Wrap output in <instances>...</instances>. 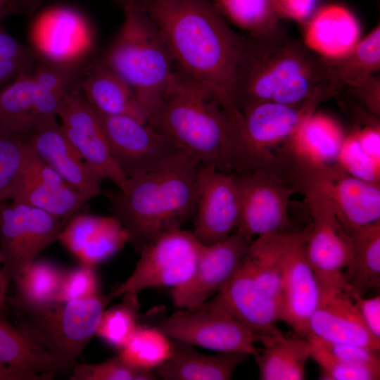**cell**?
<instances>
[{
    "label": "cell",
    "mask_w": 380,
    "mask_h": 380,
    "mask_svg": "<svg viewBox=\"0 0 380 380\" xmlns=\"http://www.w3.org/2000/svg\"><path fill=\"white\" fill-rule=\"evenodd\" d=\"M137 1L158 28L175 69L204 88L227 113L240 112L234 91L244 36L210 0Z\"/></svg>",
    "instance_id": "obj_1"
},
{
    "label": "cell",
    "mask_w": 380,
    "mask_h": 380,
    "mask_svg": "<svg viewBox=\"0 0 380 380\" xmlns=\"http://www.w3.org/2000/svg\"><path fill=\"white\" fill-rule=\"evenodd\" d=\"M234 102L241 113L262 103L298 105L335 96L305 43L279 26L246 34L236 65Z\"/></svg>",
    "instance_id": "obj_2"
},
{
    "label": "cell",
    "mask_w": 380,
    "mask_h": 380,
    "mask_svg": "<svg viewBox=\"0 0 380 380\" xmlns=\"http://www.w3.org/2000/svg\"><path fill=\"white\" fill-rule=\"evenodd\" d=\"M199 165L182 151L158 169L128 178L124 190L108 194L113 215L137 253L160 234L180 229L194 215Z\"/></svg>",
    "instance_id": "obj_3"
},
{
    "label": "cell",
    "mask_w": 380,
    "mask_h": 380,
    "mask_svg": "<svg viewBox=\"0 0 380 380\" xmlns=\"http://www.w3.org/2000/svg\"><path fill=\"white\" fill-rule=\"evenodd\" d=\"M236 119L204 88L175 70L147 123L200 165L229 173L234 170Z\"/></svg>",
    "instance_id": "obj_4"
},
{
    "label": "cell",
    "mask_w": 380,
    "mask_h": 380,
    "mask_svg": "<svg viewBox=\"0 0 380 380\" xmlns=\"http://www.w3.org/2000/svg\"><path fill=\"white\" fill-rule=\"evenodd\" d=\"M284 232L252 240L234 274L214 296L235 318L262 338V344L283 338L279 321Z\"/></svg>",
    "instance_id": "obj_5"
},
{
    "label": "cell",
    "mask_w": 380,
    "mask_h": 380,
    "mask_svg": "<svg viewBox=\"0 0 380 380\" xmlns=\"http://www.w3.org/2000/svg\"><path fill=\"white\" fill-rule=\"evenodd\" d=\"M122 9V25L99 60L132 89L148 115L175 69L158 28L137 0Z\"/></svg>",
    "instance_id": "obj_6"
},
{
    "label": "cell",
    "mask_w": 380,
    "mask_h": 380,
    "mask_svg": "<svg viewBox=\"0 0 380 380\" xmlns=\"http://www.w3.org/2000/svg\"><path fill=\"white\" fill-rule=\"evenodd\" d=\"M113 299L109 292L39 308L15 310V326L49 356L55 376L69 377Z\"/></svg>",
    "instance_id": "obj_7"
},
{
    "label": "cell",
    "mask_w": 380,
    "mask_h": 380,
    "mask_svg": "<svg viewBox=\"0 0 380 380\" xmlns=\"http://www.w3.org/2000/svg\"><path fill=\"white\" fill-rule=\"evenodd\" d=\"M293 186L304 195L312 217L305 254L320 290L346 291L343 272L351 258V239L337 217L326 177L301 172L295 177Z\"/></svg>",
    "instance_id": "obj_8"
},
{
    "label": "cell",
    "mask_w": 380,
    "mask_h": 380,
    "mask_svg": "<svg viewBox=\"0 0 380 380\" xmlns=\"http://www.w3.org/2000/svg\"><path fill=\"white\" fill-rule=\"evenodd\" d=\"M89 61L60 63L43 58L0 93V127L26 137L41 119L57 115L66 94L79 86Z\"/></svg>",
    "instance_id": "obj_9"
},
{
    "label": "cell",
    "mask_w": 380,
    "mask_h": 380,
    "mask_svg": "<svg viewBox=\"0 0 380 380\" xmlns=\"http://www.w3.org/2000/svg\"><path fill=\"white\" fill-rule=\"evenodd\" d=\"M319 104L315 101L298 105L265 102L241 113L236 127V173L263 171L279 177L280 158L272 151L279 146L281 148Z\"/></svg>",
    "instance_id": "obj_10"
},
{
    "label": "cell",
    "mask_w": 380,
    "mask_h": 380,
    "mask_svg": "<svg viewBox=\"0 0 380 380\" xmlns=\"http://www.w3.org/2000/svg\"><path fill=\"white\" fill-rule=\"evenodd\" d=\"M149 324L172 339L221 352L255 356L262 337L231 315L213 296L200 304L181 308L168 315L150 312Z\"/></svg>",
    "instance_id": "obj_11"
},
{
    "label": "cell",
    "mask_w": 380,
    "mask_h": 380,
    "mask_svg": "<svg viewBox=\"0 0 380 380\" xmlns=\"http://www.w3.org/2000/svg\"><path fill=\"white\" fill-rule=\"evenodd\" d=\"M202 244L191 232L176 229L156 236L139 253L127 279L110 291L113 298L158 287L175 288L191 277Z\"/></svg>",
    "instance_id": "obj_12"
},
{
    "label": "cell",
    "mask_w": 380,
    "mask_h": 380,
    "mask_svg": "<svg viewBox=\"0 0 380 380\" xmlns=\"http://www.w3.org/2000/svg\"><path fill=\"white\" fill-rule=\"evenodd\" d=\"M96 113L113 160L127 179L158 169L183 151L147 122L127 115Z\"/></svg>",
    "instance_id": "obj_13"
},
{
    "label": "cell",
    "mask_w": 380,
    "mask_h": 380,
    "mask_svg": "<svg viewBox=\"0 0 380 380\" xmlns=\"http://www.w3.org/2000/svg\"><path fill=\"white\" fill-rule=\"evenodd\" d=\"M65 223L29 205L0 202V251L11 279L27 268L56 241Z\"/></svg>",
    "instance_id": "obj_14"
},
{
    "label": "cell",
    "mask_w": 380,
    "mask_h": 380,
    "mask_svg": "<svg viewBox=\"0 0 380 380\" xmlns=\"http://www.w3.org/2000/svg\"><path fill=\"white\" fill-rule=\"evenodd\" d=\"M233 177L239 203L236 232L251 239L284 232L289 223L290 198L296 189L267 172L235 174Z\"/></svg>",
    "instance_id": "obj_15"
},
{
    "label": "cell",
    "mask_w": 380,
    "mask_h": 380,
    "mask_svg": "<svg viewBox=\"0 0 380 380\" xmlns=\"http://www.w3.org/2000/svg\"><path fill=\"white\" fill-rule=\"evenodd\" d=\"M310 224L303 230L284 232L279 321L307 338L308 323L317 308L321 290L305 254Z\"/></svg>",
    "instance_id": "obj_16"
},
{
    "label": "cell",
    "mask_w": 380,
    "mask_h": 380,
    "mask_svg": "<svg viewBox=\"0 0 380 380\" xmlns=\"http://www.w3.org/2000/svg\"><path fill=\"white\" fill-rule=\"evenodd\" d=\"M57 115L65 135L84 161L103 179L124 190L128 179L116 166L99 117L82 95L80 85L66 94Z\"/></svg>",
    "instance_id": "obj_17"
},
{
    "label": "cell",
    "mask_w": 380,
    "mask_h": 380,
    "mask_svg": "<svg viewBox=\"0 0 380 380\" xmlns=\"http://www.w3.org/2000/svg\"><path fill=\"white\" fill-rule=\"evenodd\" d=\"M194 218L191 232L203 245L222 241L236 232L239 203L232 174L199 165Z\"/></svg>",
    "instance_id": "obj_18"
},
{
    "label": "cell",
    "mask_w": 380,
    "mask_h": 380,
    "mask_svg": "<svg viewBox=\"0 0 380 380\" xmlns=\"http://www.w3.org/2000/svg\"><path fill=\"white\" fill-rule=\"evenodd\" d=\"M253 239L236 232L219 242L201 246L193 273L184 284L172 289L178 308L203 303L227 284Z\"/></svg>",
    "instance_id": "obj_19"
},
{
    "label": "cell",
    "mask_w": 380,
    "mask_h": 380,
    "mask_svg": "<svg viewBox=\"0 0 380 380\" xmlns=\"http://www.w3.org/2000/svg\"><path fill=\"white\" fill-rule=\"evenodd\" d=\"M32 46L45 60L70 63L93 58V34L85 19L68 8L51 9L35 21Z\"/></svg>",
    "instance_id": "obj_20"
},
{
    "label": "cell",
    "mask_w": 380,
    "mask_h": 380,
    "mask_svg": "<svg viewBox=\"0 0 380 380\" xmlns=\"http://www.w3.org/2000/svg\"><path fill=\"white\" fill-rule=\"evenodd\" d=\"M25 138L34 153L87 201L101 193L103 178L70 144L55 115L41 119Z\"/></svg>",
    "instance_id": "obj_21"
},
{
    "label": "cell",
    "mask_w": 380,
    "mask_h": 380,
    "mask_svg": "<svg viewBox=\"0 0 380 380\" xmlns=\"http://www.w3.org/2000/svg\"><path fill=\"white\" fill-rule=\"evenodd\" d=\"M11 201L42 210L65 224L87 202L34 153L30 144L22 177Z\"/></svg>",
    "instance_id": "obj_22"
},
{
    "label": "cell",
    "mask_w": 380,
    "mask_h": 380,
    "mask_svg": "<svg viewBox=\"0 0 380 380\" xmlns=\"http://www.w3.org/2000/svg\"><path fill=\"white\" fill-rule=\"evenodd\" d=\"M309 336L329 342L380 348V338L368 330L355 303L344 291H321L319 304L308 323Z\"/></svg>",
    "instance_id": "obj_23"
},
{
    "label": "cell",
    "mask_w": 380,
    "mask_h": 380,
    "mask_svg": "<svg viewBox=\"0 0 380 380\" xmlns=\"http://www.w3.org/2000/svg\"><path fill=\"white\" fill-rule=\"evenodd\" d=\"M59 241L82 264L94 267L113 257L128 236L113 215L75 214L64 225Z\"/></svg>",
    "instance_id": "obj_24"
},
{
    "label": "cell",
    "mask_w": 380,
    "mask_h": 380,
    "mask_svg": "<svg viewBox=\"0 0 380 380\" xmlns=\"http://www.w3.org/2000/svg\"><path fill=\"white\" fill-rule=\"evenodd\" d=\"M326 182L337 217L348 232L380 220V185L348 174L336 163Z\"/></svg>",
    "instance_id": "obj_25"
},
{
    "label": "cell",
    "mask_w": 380,
    "mask_h": 380,
    "mask_svg": "<svg viewBox=\"0 0 380 380\" xmlns=\"http://www.w3.org/2000/svg\"><path fill=\"white\" fill-rule=\"evenodd\" d=\"M80 89L97 112L127 115L147 122V113L132 89L119 76L93 57L84 65Z\"/></svg>",
    "instance_id": "obj_26"
},
{
    "label": "cell",
    "mask_w": 380,
    "mask_h": 380,
    "mask_svg": "<svg viewBox=\"0 0 380 380\" xmlns=\"http://www.w3.org/2000/svg\"><path fill=\"white\" fill-rule=\"evenodd\" d=\"M169 359L155 372L165 380H228L248 355L221 352L216 355L202 353L194 346L171 338Z\"/></svg>",
    "instance_id": "obj_27"
},
{
    "label": "cell",
    "mask_w": 380,
    "mask_h": 380,
    "mask_svg": "<svg viewBox=\"0 0 380 380\" xmlns=\"http://www.w3.org/2000/svg\"><path fill=\"white\" fill-rule=\"evenodd\" d=\"M360 28L353 13L343 6L331 4L319 8L308 20L305 44L324 57H338L357 42Z\"/></svg>",
    "instance_id": "obj_28"
},
{
    "label": "cell",
    "mask_w": 380,
    "mask_h": 380,
    "mask_svg": "<svg viewBox=\"0 0 380 380\" xmlns=\"http://www.w3.org/2000/svg\"><path fill=\"white\" fill-rule=\"evenodd\" d=\"M345 135L331 118L313 113L298 127L281 149L315 165L336 163Z\"/></svg>",
    "instance_id": "obj_29"
},
{
    "label": "cell",
    "mask_w": 380,
    "mask_h": 380,
    "mask_svg": "<svg viewBox=\"0 0 380 380\" xmlns=\"http://www.w3.org/2000/svg\"><path fill=\"white\" fill-rule=\"evenodd\" d=\"M318 61L334 96L346 87L377 74L380 70L379 25L345 54L318 56Z\"/></svg>",
    "instance_id": "obj_30"
},
{
    "label": "cell",
    "mask_w": 380,
    "mask_h": 380,
    "mask_svg": "<svg viewBox=\"0 0 380 380\" xmlns=\"http://www.w3.org/2000/svg\"><path fill=\"white\" fill-rule=\"evenodd\" d=\"M350 262L343 272L347 293L364 296L380 286V220L349 232Z\"/></svg>",
    "instance_id": "obj_31"
},
{
    "label": "cell",
    "mask_w": 380,
    "mask_h": 380,
    "mask_svg": "<svg viewBox=\"0 0 380 380\" xmlns=\"http://www.w3.org/2000/svg\"><path fill=\"white\" fill-rule=\"evenodd\" d=\"M307 338L294 333L284 336L259 349L254 356L262 380H301L310 357Z\"/></svg>",
    "instance_id": "obj_32"
},
{
    "label": "cell",
    "mask_w": 380,
    "mask_h": 380,
    "mask_svg": "<svg viewBox=\"0 0 380 380\" xmlns=\"http://www.w3.org/2000/svg\"><path fill=\"white\" fill-rule=\"evenodd\" d=\"M63 273L49 261L35 260L11 278L15 294L7 298V301L15 310L39 308L56 302Z\"/></svg>",
    "instance_id": "obj_33"
},
{
    "label": "cell",
    "mask_w": 380,
    "mask_h": 380,
    "mask_svg": "<svg viewBox=\"0 0 380 380\" xmlns=\"http://www.w3.org/2000/svg\"><path fill=\"white\" fill-rule=\"evenodd\" d=\"M225 20L256 34L279 26L286 15L277 0H210Z\"/></svg>",
    "instance_id": "obj_34"
},
{
    "label": "cell",
    "mask_w": 380,
    "mask_h": 380,
    "mask_svg": "<svg viewBox=\"0 0 380 380\" xmlns=\"http://www.w3.org/2000/svg\"><path fill=\"white\" fill-rule=\"evenodd\" d=\"M0 365L23 367L37 373L53 372L49 356L16 326L5 319L1 312Z\"/></svg>",
    "instance_id": "obj_35"
},
{
    "label": "cell",
    "mask_w": 380,
    "mask_h": 380,
    "mask_svg": "<svg viewBox=\"0 0 380 380\" xmlns=\"http://www.w3.org/2000/svg\"><path fill=\"white\" fill-rule=\"evenodd\" d=\"M171 338L151 325L139 324L118 350V355L137 369L155 371L170 357Z\"/></svg>",
    "instance_id": "obj_36"
},
{
    "label": "cell",
    "mask_w": 380,
    "mask_h": 380,
    "mask_svg": "<svg viewBox=\"0 0 380 380\" xmlns=\"http://www.w3.org/2000/svg\"><path fill=\"white\" fill-rule=\"evenodd\" d=\"M122 301L102 313L95 336L118 350L125 345L139 324L140 303L138 293H127Z\"/></svg>",
    "instance_id": "obj_37"
},
{
    "label": "cell",
    "mask_w": 380,
    "mask_h": 380,
    "mask_svg": "<svg viewBox=\"0 0 380 380\" xmlns=\"http://www.w3.org/2000/svg\"><path fill=\"white\" fill-rule=\"evenodd\" d=\"M28 146L25 137L0 127V202L13 198L22 177Z\"/></svg>",
    "instance_id": "obj_38"
},
{
    "label": "cell",
    "mask_w": 380,
    "mask_h": 380,
    "mask_svg": "<svg viewBox=\"0 0 380 380\" xmlns=\"http://www.w3.org/2000/svg\"><path fill=\"white\" fill-rule=\"evenodd\" d=\"M43 59L32 46L25 44L4 27L0 21V93Z\"/></svg>",
    "instance_id": "obj_39"
},
{
    "label": "cell",
    "mask_w": 380,
    "mask_h": 380,
    "mask_svg": "<svg viewBox=\"0 0 380 380\" xmlns=\"http://www.w3.org/2000/svg\"><path fill=\"white\" fill-rule=\"evenodd\" d=\"M70 380H153L155 371L134 367L119 355L99 363L77 362L70 375Z\"/></svg>",
    "instance_id": "obj_40"
},
{
    "label": "cell",
    "mask_w": 380,
    "mask_h": 380,
    "mask_svg": "<svg viewBox=\"0 0 380 380\" xmlns=\"http://www.w3.org/2000/svg\"><path fill=\"white\" fill-rule=\"evenodd\" d=\"M336 163L356 178L380 185V164L374 161L362 150L355 129L345 136Z\"/></svg>",
    "instance_id": "obj_41"
},
{
    "label": "cell",
    "mask_w": 380,
    "mask_h": 380,
    "mask_svg": "<svg viewBox=\"0 0 380 380\" xmlns=\"http://www.w3.org/2000/svg\"><path fill=\"white\" fill-rule=\"evenodd\" d=\"M99 294V280L94 267L82 264L64 272L56 302L89 298Z\"/></svg>",
    "instance_id": "obj_42"
},
{
    "label": "cell",
    "mask_w": 380,
    "mask_h": 380,
    "mask_svg": "<svg viewBox=\"0 0 380 380\" xmlns=\"http://www.w3.org/2000/svg\"><path fill=\"white\" fill-rule=\"evenodd\" d=\"M310 344L329 357L344 363L380 369L379 350L308 336Z\"/></svg>",
    "instance_id": "obj_43"
},
{
    "label": "cell",
    "mask_w": 380,
    "mask_h": 380,
    "mask_svg": "<svg viewBox=\"0 0 380 380\" xmlns=\"http://www.w3.org/2000/svg\"><path fill=\"white\" fill-rule=\"evenodd\" d=\"M310 347V357L320 368L321 379L377 380L380 379V369L339 362L329 357L311 344Z\"/></svg>",
    "instance_id": "obj_44"
},
{
    "label": "cell",
    "mask_w": 380,
    "mask_h": 380,
    "mask_svg": "<svg viewBox=\"0 0 380 380\" xmlns=\"http://www.w3.org/2000/svg\"><path fill=\"white\" fill-rule=\"evenodd\" d=\"M347 94L372 113H380V80L376 75L369 76L344 88Z\"/></svg>",
    "instance_id": "obj_45"
},
{
    "label": "cell",
    "mask_w": 380,
    "mask_h": 380,
    "mask_svg": "<svg viewBox=\"0 0 380 380\" xmlns=\"http://www.w3.org/2000/svg\"><path fill=\"white\" fill-rule=\"evenodd\" d=\"M355 303L361 317L371 334L380 338V297L365 298L363 296H350Z\"/></svg>",
    "instance_id": "obj_46"
},
{
    "label": "cell",
    "mask_w": 380,
    "mask_h": 380,
    "mask_svg": "<svg viewBox=\"0 0 380 380\" xmlns=\"http://www.w3.org/2000/svg\"><path fill=\"white\" fill-rule=\"evenodd\" d=\"M355 130L362 150L374 161L380 164V126L367 125Z\"/></svg>",
    "instance_id": "obj_47"
},
{
    "label": "cell",
    "mask_w": 380,
    "mask_h": 380,
    "mask_svg": "<svg viewBox=\"0 0 380 380\" xmlns=\"http://www.w3.org/2000/svg\"><path fill=\"white\" fill-rule=\"evenodd\" d=\"M54 376L53 372L37 373L23 367L0 365V380H49Z\"/></svg>",
    "instance_id": "obj_48"
},
{
    "label": "cell",
    "mask_w": 380,
    "mask_h": 380,
    "mask_svg": "<svg viewBox=\"0 0 380 380\" xmlns=\"http://www.w3.org/2000/svg\"><path fill=\"white\" fill-rule=\"evenodd\" d=\"M287 18L304 21L312 13L316 0H277Z\"/></svg>",
    "instance_id": "obj_49"
},
{
    "label": "cell",
    "mask_w": 380,
    "mask_h": 380,
    "mask_svg": "<svg viewBox=\"0 0 380 380\" xmlns=\"http://www.w3.org/2000/svg\"><path fill=\"white\" fill-rule=\"evenodd\" d=\"M48 0H12L11 15L24 14L30 16L42 4ZM122 8L127 0H109Z\"/></svg>",
    "instance_id": "obj_50"
},
{
    "label": "cell",
    "mask_w": 380,
    "mask_h": 380,
    "mask_svg": "<svg viewBox=\"0 0 380 380\" xmlns=\"http://www.w3.org/2000/svg\"><path fill=\"white\" fill-rule=\"evenodd\" d=\"M4 258L0 251V312L3 313L6 309L7 301V290L11 279L4 270Z\"/></svg>",
    "instance_id": "obj_51"
},
{
    "label": "cell",
    "mask_w": 380,
    "mask_h": 380,
    "mask_svg": "<svg viewBox=\"0 0 380 380\" xmlns=\"http://www.w3.org/2000/svg\"><path fill=\"white\" fill-rule=\"evenodd\" d=\"M12 0H0V21L11 15V4Z\"/></svg>",
    "instance_id": "obj_52"
}]
</instances>
